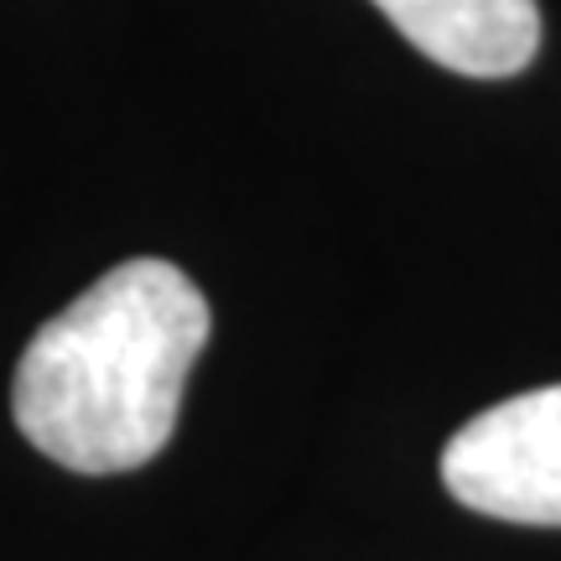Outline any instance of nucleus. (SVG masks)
Masks as SVG:
<instances>
[{
    "instance_id": "f257e3e1",
    "label": "nucleus",
    "mask_w": 561,
    "mask_h": 561,
    "mask_svg": "<svg viewBox=\"0 0 561 561\" xmlns=\"http://www.w3.org/2000/svg\"><path fill=\"white\" fill-rule=\"evenodd\" d=\"M208 297L172 261H121L37 328L11 416L73 473H130L172 442L182 385L208 343Z\"/></svg>"
},
{
    "instance_id": "f03ea898",
    "label": "nucleus",
    "mask_w": 561,
    "mask_h": 561,
    "mask_svg": "<svg viewBox=\"0 0 561 561\" xmlns=\"http://www.w3.org/2000/svg\"><path fill=\"white\" fill-rule=\"evenodd\" d=\"M442 483L489 520L561 525V385L510 396L458 426L442 447Z\"/></svg>"
},
{
    "instance_id": "7ed1b4c3",
    "label": "nucleus",
    "mask_w": 561,
    "mask_h": 561,
    "mask_svg": "<svg viewBox=\"0 0 561 561\" xmlns=\"http://www.w3.org/2000/svg\"><path fill=\"white\" fill-rule=\"evenodd\" d=\"M432 62L468 79H510L541 47L536 0H375Z\"/></svg>"
}]
</instances>
